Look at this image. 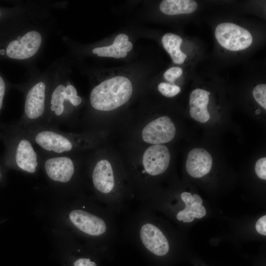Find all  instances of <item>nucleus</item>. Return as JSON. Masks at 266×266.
I'll return each instance as SVG.
<instances>
[{
  "instance_id": "nucleus-1",
  "label": "nucleus",
  "mask_w": 266,
  "mask_h": 266,
  "mask_svg": "<svg viewBox=\"0 0 266 266\" xmlns=\"http://www.w3.org/2000/svg\"><path fill=\"white\" fill-rule=\"evenodd\" d=\"M68 218L72 226L91 238L102 252L108 250L116 239L117 226L114 214L102 205H81L69 212Z\"/></svg>"
},
{
  "instance_id": "nucleus-2",
  "label": "nucleus",
  "mask_w": 266,
  "mask_h": 266,
  "mask_svg": "<svg viewBox=\"0 0 266 266\" xmlns=\"http://www.w3.org/2000/svg\"><path fill=\"white\" fill-rule=\"evenodd\" d=\"M0 138L3 141L5 151L1 163L4 167L34 173L40 166L38 150L23 129L17 123L1 126Z\"/></svg>"
},
{
  "instance_id": "nucleus-3",
  "label": "nucleus",
  "mask_w": 266,
  "mask_h": 266,
  "mask_svg": "<svg viewBox=\"0 0 266 266\" xmlns=\"http://www.w3.org/2000/svg\"><path fill=\"white\" fill-rule=\"evenodd\" d=\"M133 93V86L127 77L117 76L103 81L90 94L92 107L99 111H110L126 103Z\"/></svg>"
},
{
  "instance_id": "nucleus-4",
  "label": "nucleus",
  "mask_w": 266,
  "mask_h": 266,
  "mask_svg": "<svg viewBox=\"0 0 266 266\" xmlns=\"http://www.w3.org/2000/svg\"><path fill=\"white\" fill-rule=\"evenodd\" d=\"M82 102L76 88L71 84L61 83L56 86L48 98L46 116L43 126L59 128L68 122L70 107H76Z\"/></svg>"
},
{
  "instance_id": "nucleus-5",
  "label": "nucleus",
  "mask_w": 266,
  "mask_h": 266,
  "mask_svg": "<svg viewBox=\"0 0 266 266\" xmlns=\"http://www.w3.org/2000/svg\"><path fill=\"white\" fill-rule=\"evenodd\" d=\"M47 87L39 81L27 91L25 100L24 113L16 123L24 130L44 124L48 103Z\"/></svg>"
},
{
  "instance_id": "nucleus-6",
  "label": "nucleus",
  "mask_w": 266,
  "mask_h": 266,
  "mask_svg": "<svg viewBox=\"0 0 266 266\" xmlns=\"http://www.w3.org/2000/svg\"><path fill=\"white\" fill-rule=\"evenodd\" d=\"M38 150L40 158V166L43 167L51 180L65 184L73 179L76 173V165L69 154H48Z\"/></svg>"
},
{
  "instance_id": "nucleus-7",
  "label": "nucleus",
  "mask_w": 266,
  "mask_h": 266,
  "mask_svg": "<svg viewBox=\"0 0 266 266\" xmlns=\"http://www.w3.org/2000/svg\"><path fill=\"white\" fill-rule=\"evenodd\" d=\"M170 160L169 149L165 145L153 144L145 151L142 158L143 169L141 172L143 180L137 192V199L141 193L146 175L154 177L162 174L168 168Z\"/></svg>"
},
{
  "instance_id": "nucleus-8",
  "label": "nucleus",
  "mask_w": 266,
  "mask_h": 266,
  "mask_svg": "<svg viewBox=\"0 0 266 266\" xmlns=\"http://www.w3.org/2000/svg\"><path fill=\"white\" fill-rule=\"evenodd\" d=\"M215 35L218 43L227 50L236 51L245 49L253 38L246 29L232 23H223L216 28Z\"/></svg>"
},
{
  "instance_id": "nucleus-9",
  "label": "nucleus",
  "mask_w": 266,
  "mask_h": 266,
  "mask_svg": "<svg viewBox=\"0 0 266 266\" xmlns=\"http://www.w3.org/2000/svg\"><path fill=\"white\" fill-rule=\"evenodd\" d=\"M176 133V128L169 117H160L152 121L143 128L142 138L152 144H162L172 140Z\"/></svg>"
},
{
  "instance_id": "nucleus-10",
  "label": "nucleus",
  "mask_w": 266,
  "mask_h": 266,
  "mask_svg": "<svg viewBox=\"0 0 266 266\" xmlns=\"http://www.w3.org/2000/svg\"><path fill=\"white\" fill-rule=\"evenodd\" d=\"M40 33L31 31L21 38L9 42L6 48V54L10 58L25 60L33 56L38 50L41 43Z\"/></svg>"
},
{
  "instance_id": "nucleus-11",
  "label": "nucleus",
  "mask_w": 266,
  "mask_h": 266,
  "mask_svg": "<svg viewBox=\"0 0 266 266\" xmlns=\"http://www.w3.org/2000/svg\"><path fill=\"white\" fill-rule=\"evenodd\" d=\"M212 158L205 149L196 148L188 153L186 162L188 173L194 178H200L207 174L211 169Z\"/></svg>"
},
{
  "instance_id": "nucleus-12",
  "label": "nucleus",
  "mask_w": 266,
  "mask_h": 266,
  "mask_svg": "<svg viewBox=\"0 0 266 266\" xmlns=\"http://www.w3.org/2000/svg\"><path fill=\"white\" fill-rule=\"evenodd\" d=\"M181 199L185 204V208L178 211L176 218L184 223L192 222L195 218H201L206 215V210L202 203V200L197 194L192 195L190 193H181Z\"/></svg>"
},
{
  "instance_id": "nucleus-13",
  "label": "nucleus",
  "mask_w": 266,
  "mask_h": 266,
  "mask_svg": "<svg viewBox=\"0 0 266 266\" xmlns=\"http://www.w3.org/2000/svg\"><path fill=\"white\" fill-rule=\"evenodd\" d=\"M210 93L204 89L194 90L189 97L190 114L196 121L205 123L209 121L210 115L207 106Z\"/></svg>"
},
{
  "instance_id": "nucleus-14",
  "label": "nucleus",
  "mask_w": 266,
  "mask_h": 266,
  "mask_svg": "<svg viewBox=\"0 0 266 266\" xmlns=\"http://www.w3.org/2000/svg\"><path fill=\"white\" fill-rule=\"evenodd\" d=\"M129 37L124 33H120L116 36L113 43L108 46L97 47L93 49V53L100 57H113L115 58H124L127 52L122 51V48L127 46L131 42Z\"/></svg>"
},
{
  "instance_id": "nucleus-15",
  "label": "nucleus",
  "mask_w": 266,
  "mask_h": 266,
  "mask_svg": "<svg viewBox=\"0 0 266 266\" xmlns=\"http://www.w3.org/2000/svg\"><path fill=\"white\" fill-rule=\"evenodd\" d=\"M198 4L193 0H164L160 5V9L168 15L189 14L197 8Z\"/></svg>"
},
{
  "instance_id": "nucleus-16",
  "label": "nucleus",
  "mask_w": 266,
  "mask_h": 266,
  "mask_svg": "<svg viewBox=\"0 0 266 266\" xmlns=\"http://www.w3.org/2000/svg\"><path fill=\"white\" fill-rule=\"evenodd\" d=\"M182 39L178 35L172 33H166L162 38L163 47L169 54L174 63L182 64L187 55L180 49Z\"/></svg>"
},
{
  "instance_id": "nucleus-17",
  "label": "nucleus",
  "mask_w": 266,
  "mask_h": 266,
  "mask_svg": "<svg viewBox=\"0 0 266 266\" xmlns=\"http://www.w3.org/2000/svg\"><path fill=\"white\" fill-rule=\"evenodd\" d=\"M158 90L162 95L168 98L176 96L181 91L178 86L165 82L160 83L158 86Z\"/></svg>"
},
{
  "instance_id": "nucleus-18",
  "label": "nucleus",
  "mask_w": 266,
  "mask_h": 266,
  "mask_svg": "<svg viewBox=\"0 0 266 266\" xmlns=\"http://www.w3.org/2000/svg\"><path fill=\"white\" fill-rule=\"evenodd\" d=\"M252 94L257 103L266 109V85L262 84L257 85L253 89Z\"/></svg>"
},
{
  "instance_id": "nucleus-19",
  "label": "nucleus",
  "mask_w": 266,
  "mask_h": 266,
  "mask_svg": "<svg viewBox=\"0 0 266 266\" xmlns=\"http://www.w3.org/2000/svg\"><path fill=\"white\" fill-rule=\"evenodd\" d=\"M182 73L183 70L181 67L174 66L166 70L164 74V77L166 81L173 83L176 79L182 75Z\"/></svg>"
},
{
  "instance_id": "nucleus-20",
  "label": "nucleus",
  "mask_w": 266,
  "mask_h": 266,
  "mask_svg": "<svg viewBox=\"0 0 266 266\" xmlns=\"http://www.w3.org/2000/svg\"><path fill=\"white\" fill-rule=\"evenodd\" d=\"M255 170L257 175L261 179H266V158L259 159L256 163Z\"/></svg>"
},
{
  "instance_id": "nucleus-21",
  "label": "nucleus",
  "mask_w": 266,
  "mask_h": 266,
  "mask_svg": "<svg viewBox=\"0 0 266 266\" xmlns=\"http://www.w3.org/2000/svg\"><path fill=\"white\" fill-rule=\"evenodd\" d=\"M72 266H97V264L89 257L80 256L74 260Z\"/></svg>"
},
{
  "instance_id": "nucleus-22",
  "label": "nucleus",
  "mask_w": 266,
  "mask_h": 266,
  "mask_svg": "<svg viewBox=\"0 0 266 266\" xmlns=\"http://www.w3.org/2000/svg\"><path fill=\"white\" fill-rule=\"evenodd\" d=\"M257 231L262 235H266V216L261 217L256 224Z\"/></svg>"
},
{
  "instance_id": "nucleus-23",
  "label": "nucleus",
  "mask_w": 266,
  "mask_h": 266,
  "mask_svg": "<svg viewBox=\"0 0 266 266\" xmlns=\"http://www.w3.org/2000/svg\"><path fill=\"white\" fill-rule=\"evenodd\" d=\"M5 90L6 87L4 81L0 76V113L3 105V99L5 94ZM1 126V125L0 124V130Z\"/></svg>"
},
{
  "instance_id": "nucleus-24",
  "label": "nucleus",
  "mask_w": 266,
  "mask_h": 266,
  "mask_svg": "<svg viewBox=\"0 0 266 266\" xmlns=\"http://www.w3.org/2000/svg\"><path fill=\"white\" fill-rule=\"evenodd\" d=\"M4 167L1 163L0 164V181L1 180L3 176V169Z\"/></svg>"
},
{
  "instance_id": "nucleus-25",
  "label": "nucleus",
  "mask_w": 266,
  "mask_h": 266,
  "mask_svg": "<svg viewBox=\"0 0 266 266\" xmlns=\"http://www.w3.org/2000/svg\"><path fill=\"white\" fill-rule=\"evenodd\" d=\"M261 111L260 109H257L256 111V113L257 114H259L260 113Z\"/></svg>"
},
{
  "instance_id": "nucleus-26",
  "label": "nucleus",
  "mask_w": 266,
  "mask_h": 266,
  "mask_svg": "<svg viewBox=\"0 0 266 266\" xmlns=\"http://www.w3.org/2000/svg\"></svg>"
}]
</instances>
